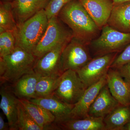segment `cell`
I'll return each instance as SVG.
<instances>
[{"label":"cell","instance_id":"cell-1","mask_svg":"<svg viewBox=\"0 0 130 130\" xmlns=\"http://www.w3.org/2000/svg\"><path fill=\"white\" fill-rule=\"evenodd\" d=\"M58 17L71 30L73 37L88 45L100 30L79 0H72L65 5Z\"/></svg>","mask_w":130,"mask_h":130},{"label":"cell","instance_id":"cell-2","mask_svg":"<svg viewBox=\"0 0 130 130\" xmlns=\"http://www.w3.org/2000/svg\"><path fill=\"white\" fill-rule=\"evenodd\" d=\"M37 59L32 53L18 47L11 53L0 57L1 85L14 83L33 70Z\"/></svg>","mask_w":130,"mask_h":130},{"label":"cell","instance_id":"cell-3","mask_svg":"<svg viewBox=\"0 0 130 130\" xmlns=\"http://www.w3.org/2000/svg\"><path fill=\"white\" fill-rule=\"evenodd\" d=\"M48 19L44 9L17 25L14 32L16 47L32 53L46 29Z\"/></svg>","mask_w":130,"mask_h":130},{"label":"cell","instance_id":"cell-4","mask_svg":"<svg viewBox=\"0 0 130 130\" xmlns=\"http://www.w3.org/2000/svg\"><path fill=\"white\" fill-rule=\"evenodd\" d=\"M58 16L48 20L46 30L32 53L37 59L59 45L68 43L73 37L71 30L64 25Z\"/></svg>","mask_w":130,"mask_h":130},{"label":"cell","instance_id":"cell-5","mask_svg":"<svg viewBox=\"0 0 130 130\" xmlns=\"http://www.w3.org/2000/svg\"><path fill=\"white\" fill-rule=\"evenodd\" d=\"M101 30L100 36L90 43L95 57L119 53L130 43V32H121L107 24Z\"/></svg>","mask_w":130,"mask_h":130},{"label":"cell","instance_id":"cell-6","mask_svg":"<svg viewBox=\"0 0 130 130\" xmlns=\"http://www.w3.org/2000/svg\"><path fill=\"white\" fill-rule=\"evenodd\" d=\"M86 89L77 71L69 70L61 75L53 95L66 103L74 105L80 100Z\"/></svg>","mask_w":130,"mask_h":130},{"label":"cell","instance_id":"cell-7","mask_svg":"<svg viewBox=\"0 0 130 130\" xmlns=\"http://www.w3.org/2000/svg\"><path fill=\"white\" fill-rule=\"evenodd\" d=\"M88 45L74 37L63 49L61 58L63 72L71 70L78 71L92 59Z\"/></svg>","mask_w":130,"mask_h":130},{"label":"cell","instance_id":"cell-8","mask_svg":"<svg viewBox=\"0 0 130 130\" xmlns=\"http://www.w3.org/2000/svg\"><path fill=\"white\" fill-rule=\"evenodd\" d=\"M118 53H113L94 57L77 71L86 88L97 83L107 74Z\"/></svg>","mask_w":130,"mask_h":130},{"label":"cell","instance_id":"cell-9","mask_svg":"<svg viewBox=\"0 0 130 130\" xmlns=\"http://www.w3.org/2000/svg\"><path fill=\"white\" fill-rule=\"evenodd\" d=\"M68 43L59 45L37 59L33 68L35 72L40 77L60 76L63 73L61 63V54Z\"/></svg>","mask_w":130,"mask_h":130},{"label":"cell","instance_id":"cell-10","mask_svg":"<svg viewBox=\"0 0 130 130\" xmlns=\"http://www.w3.org/2000/svg\"><path fill=\"white\" fill-rule=\"evenodd\" d=\"M107 83L106 74L100 81L87 88L80 100L74 105L69 119H83L89 116L90 106Z\"/></svg>","mask_w":130,"mask_h":130},{"label":"cell","instance_id":"cell-11","mask_svg":"<svg viewBox=\"0 0 130 130\" xmlns=\"http://www.w3.org/2000/svg\"><path fill=\"white\" fill-rule=\"evenodd\" d=\"M1 96L0 108L6 117L10 130H19L18 123V104L19 99L7 84L1 85Z\"/></svg>","mask_w":130,"mask_h":130},{"label":"cell","instance_id":"cell-12","mask_svg":"<svg viewBox=\"0 0 130 130\" xmlns=\"http://www.w3.org/2000/svg\"><path fill=\"white\" fill-rule=\"evenodd\" d=\"M100 30L107 24L113 6V0H79Z\"/></svg>","mask_w":130,"mask_h":130},{"label":"cell","instance_id":"cell-13","mask_svg":"<svg viewBox=\"0 0 130 130\" xmlns=\"http://www.w3.org/2000/svg\"><path fill=\"white\" fill-rule=\"evenodd\" d=\"M107 84L112 95L122 106H130V85L118 70L109 68L107 74Z\"/></svg>","mask_w":130,"mask_h":130},{"label":"cell","instance_id":"cell-14","mask_svg":"<svg viewBox=\"0 0 130 130\" xmlns=\"http://www.w3.org/2000/svg\"><path fill=\"white\" fill-rule=\"evenodd\" d=\"M50 0H13V12L17 25L45 9Z\"/></svg>","mask_w":130,"mask_h":130},{"label":"cell","instance_id":"cell-15","mask_svg":"<svg viewBox=\"0 0 130 130\" xmlns=\"http://www.w3.org/2000/svg\"><path fill=\"white\" fill-rule=\"evenodd\" d=\"M120 105L112 95L106 84L100 90L90 106L89 116L104 118Z\"/></svg>","mask_w":130,"mask_h":130},{"label":"cell","instance_id":"cell-16","mask_svg":"<svg viewBox=\"0 0 130 130\" xmlns=\"http://www.w3.org/2000/svg\"><path fill=\"white\" fill-rule=\"evenodd\" d=\"M29 101L51 112L55 116V124L70 118V113L74 106L64 102L54 95L33 98Z\"/></svg>","mask_w":130,"mask_h":130},{"label":"cell","instance_id":"cell-17","mask_svg":"<svg viewBox=\"0 0 130 130\" xmlns=\"http://www.w3.org/2000/svg\"><path fill=\"white\" fill-rule=\"evenodd\" d=\"M34 121L44 130H56L55 116L51 112L29 100H19Z\"/></svg>","mask_w":130,"mask_h":130},{"label":"cell","instance_id":"cell-18","mask_svg":"<svg viewBox=\"0 0 130 130\" xmlns=\"http://www.w3.org/2000/svg\"><path fill=\"white\" fill-rule=\"evenodd\" d=\"M40 77L32 70L11 85L16 97L19 100H28L36 98V86Z\"/></svg>","mask_w":130,"mask_h":130},{"label":"cell","instance_id":"cell-19","mask_svg":"<svg viewBox=\"0 0 130 130\" xmlns=\"http://www.w3.org/2000/svg\"><path fill=\"white\" fill-rule=\"evenodd\" d=\"M107 24L121 32H130V2L114 5Z\"/></svg>","mask_w":130,"mask_h":130},{"label":"cell","instance_id":"cell-20","mask_svg":"<svg viewBox=\"0 0 130 130\" xmlns=\"http://www.w3.org/2000/svg\"><path fill=\"white\" fill-rule=\"evenodd\" d=\"M103 119L89 116L83 119H68L55 124L58 130H106Z\"/></svg>","mask_w":130,"mask_h":130},{"label":"cell","instance_id":"cell-21","mask_svg":"<svg viewBox=\"0 0 130 130\" xmlns=\"http://www.w3.org/2000/svg\"><path fill=\"white\" fill-rule=\"evenodd\" d=\"M130 120V106L120 105L103 119L106 130H123Z\"/></svg>","mask_w":130,"mask_h":130},{"label":"cell","instance_id":"cell-22","mask_svg":"<svg viewBox=\"0 0 130 130\" xmlns=\"http://www.w3.org/2000/svg\"><path fill=\"white\" fill-rule=\"evenodd\" d=\"M17 27L11 2L1 1L0 33L6 31H14Z\"/></svg>","mask_w":130,"mask_h":130},{"label":"cell","instance_id":"cell-23","mask_svg":"<svg viewBox=\"0 0 130 130\" xmlns=\"http://www.w3.org/2000/svg\"><path fill=\"white\" fill-rule=\"evenodd\" d=\"M60 76L40 77L36 86V98L53 95L54 92L58 86Z\"/></svg>","mask_w":130,"mask_h":130},{"label":"cell","instance_id":"cell-24","mask_svg":"<svg viewBox=\"0 0 130 130\" xmlns=\"http://www.w3.org/2000/svg\"><path fill=\"white\" fill-rule=\"evenodd\" d=\"M18 123L19 130H43L34 121L19 99L18 104Z\"/></svg>","mask_w":130,"mask_h":130},{"label":"cell","instance_id":"cell-25","mask_svg":"<svg viewBox=\"0 0 130 130\" xmlns=\"http://www.w3.org/2000/svg\"><path fill=\"white\" fill-rule=\"evenodd\" d=\"M16 47V38L13 31H8L0 33V57L11 53Z\"/></svg>","mask_w":130,"mask_h":130},{"label":"cell","instance_id":"cell-26","mask_svg":"<svg viewBox=\"0 0 130 130\" xmlns=\"http://www.w3.org/2000/svg\"><path fill=\"white\" fill-rule=\"evenodd\" d=\"M72 0H50L44 9L48 19L55 16H58L59 13L65 5Z\"/></svg>","mask_w":130,"mask_h":130},{"label":"cell","instance_id":"cell-27","mask_svg":"<svg viewBox=\"0 0 130 130\" xmlns=\"http://www.w3.org/2000/svg\"><path fill=\"white\" fill-rule=\"evenodd\" d=\"M130 62V44L124 49L114 60L111 68L118 69L123 65Z\"/></svg>","mask_w":130,"mask_h":130},{"label":"cell","instance_id":"cell-28","mask_svg":"<svg viewBox=\"0 0 130 130\" xmlns=\"http://www.w3.org/2000/svg\"><path fill=\"white\" fill-rule=\"evenodd\" d=\"M116 69L124 79L130 85V62Z\"/></svg>","mask_w":130,"mask_h":130},{"label":"cell","instance_id":"cell-29","mask_svg":"<svg viewBox=\"0 0 130 130\" xmlns=\"http://www.w3.org/2000/svg\"><path fill=\"white\" fill-rule=\"evenodd\" d=\"M10 130L8 123H6L2 115H0V130Z\"/></svg>","mask_w":130,"mask_h":130},{"label":"cell","instance_id":"cell-30","mask_svg":"<svg viewBox=\"0 0 130 130\" xmlns=\"http://www.w3.org/2000/svg\"><path fill=\"white\" fill-rule=\"evenodd\" d=\"M113 4H117L118 3H122L129 2L130 0H113Z\"/></svg>","mask_w":130,"mask_h":130},{"label":"cell","instance_id":"cell-31","mask_svg":"<svg viewBox=\"0 0 130 130\" xmlns=\"http://www.w3.org/2000/svg\"><path fill=\"white\" fill-rule=\"evenodd\" d=\"M123 130H130V120L126 124L123 128Z\"/></svg>","mask_w":130,"mask_h":130},{"label":"cell","instance_id":"cell-32","mask_svg":"<svg viewBox=\"0 0 130 130\" xmlns=\"http://www.w3.org/2000/svg\"><path fill=\"white\" fill-rule=\"evenodd\" d=\"M13 0H1V1L3 2H12Z\"/></svg>","mask_w":130,"mask_h":130}]
</instances>
